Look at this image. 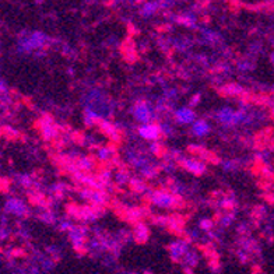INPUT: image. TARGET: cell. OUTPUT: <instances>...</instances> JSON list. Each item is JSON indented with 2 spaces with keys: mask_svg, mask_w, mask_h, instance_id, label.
<instances>
[{
  "mask_svg": "<svg viewBox=\"0 0 274 274\" xmlns=\"http://www.w3.org/2000/svg\"><path fill=\"white\" fill-rule=\"evenodd\" d=\"M48 37L42 32L34 31L21 37L19 41V51L23 53H32V52L41 51L48 45Z\"/></svg>",
  "mask_w": 274,
  "mask_h": 274,
  "instance_id": "1",
  "label": "cell"
},
{
  "mask_svg": "<svg viewBox=\"0 0 274 274\" xmlns=\"http://www.w3.org/2000/svg\"><path fill=\"white\" fill-rule=\"evenodd\" d=\"M216 119L224 126H236V125H241L246 121V114L242 111H236L230 107H223L217 111Z\"/></svg>",
  "mask_w": 274,
  "mask_h": 274,
  "instance_id": "2",
  "label": "cell"
},
{
  "mask_svg": "<svg viewBox=\"0 0 274 274\" xmlns=\"http://www.w3.org/2000/svg\"><path fill=\"white\" fill-rule=\"evenodd\" d=\"M132 114L136 121L139 122L140 125L143 123H148V122H154V111L151 108V105H148L147 102L139 101L134 104Z\"/></svg>",
  "mask_w": 274,
  "mask_h": 274,
  "instance_id": "3",
  "label": "cell"
},
{
  "mask_svg": "<svg viewBox=\"0 0 274 274\" xmlns=\"http://www.w3.org/2000/svg\"><path fill=\"white\" fill-rule=\"evenodd\" d=\"M137 133L143 140L146 141H157L159 139V136L162 133V130L157 123L154 122H148V123H143L139 126Z\"/></svg>",
  "mask_w": 274,
  "mask_h": 274,
  "instance_id": "4",
  "label": "cell"
},
{
  "mask_svg": "<svg viewBox=\"0 0 274 274\" xmlns=\"http://www.w3.org/2000/svg\"><path fill=\"white\" fill-rule=\"evenodd\" d=\"M150 200H151V203L154 206L161 207V209H169V207L175 206V198H173L169 192L165 191H157L151 193Z\"/></svg>",
  "mask_w": 274,
  "mask_h": 274,
  "instance_id": "5",
  "label": "cell"
},
{
  "mask_svg": "<svg viewBox=\"0 0 274 274\" xmlns=\"http://www.w3.org/2000/svg\"><path fill=\"white\" fill-rule=\"evenodd\" d=\"M173 118H175V121L178 122L179 125L186 126V125H192L193 122L196 121V112L192 108H189V107H182V108L175 111Z\"/></svg>",
  "mask_w": 274,
  "mask_h": 274,
  "instance_id": "6",
  "label": "cell"
},
{
  "mask_svg": "<svg viewBox=\"0 0 274 274\" xmlns=\"http://www.w3.org/2000/svg\"><path fill=\"white\" fill-rule=\"evenodd\" d=\"M5 209H6L9 213H12V214H16V216H24L27 213V206L26 203L21 200V199L17 198H12L9 199L5 204Z\"/></svg>",
  "mask_w": 274,
  "mask_h": 274,
  "instance_id": "7",
  "label": "cell"
},
{
  "mask_svg": "<svg viewBox=\"0 0 274 274\" xmlns=\"http://www.w3.org/2000/svg\"><path fill=\"white\" fill-rule=\"evenodd\" d=\"M191 129L193 136H196V137H206L207 134L210 133L211 126L210 123L207 121H204V119H196L191 125Z\"/></svg>",
  "mask_w": 274,
  "mask_h": 274,
  "instance_id": "8",
  "label": "cell"
},
{
  "mask_svg": "<svg viewBox=\"0 0 274 274\" xmlns=\"http://www.w3.org/2000/svg\"><path fill=\"white\" fill-rule=\"evenodd\" d=\"M182 165L185 166L186 171L196 173V175H200V173H203L206 171V165H204L203 162H200L199 159L185 158L182 161Z\"/></svg>",
  "mask_w": 274,
  "mask_h": 274,
  "instance_id": "9",
  "label": "cell"
},
{
  "mask_svg": "<svg viewBox=\"0 0 274 274\" xmlns=\"http://www.w3.org/2000/svg\"><path fill=\"white\" fill-rule=\"evenodd\" d=\"M97 157L101 159V161H108L112 157V150L109 147H101L98 151H97Z\"/></svg>",
  "mask_w": 274,
  "mask_h": 274,
  "instance_id": "10",
  "label": "cell"
},
{
  "mask_svg": "<svg viewBox=\"0 0 274 274\" xmlns=\"http://www.w3.org/2000/svg\"><path fill=\"white\" fill-rule=\"evenodd\" d=\"M158 9V5L157 3H147L146 6L143 7V14L144 16H153Z\"/></svg>",
  "mask_w": 274,
  "mask_h": 274,
  "instance_id": "11",
  "label": "cell"
},
{
  "mask_svg": "<svg viewBox=\"0 0 274 274\" xmlns=\"http://www.w3.org/2000/svg\"><path fill=\"white\" fill-rule=\"evenodd\" d=\"M9 93V87H7V84L3 81V80H0V94H7Z\"/></svg>",
  "mask_w": 274,
  "mask_h": 274,
  "instance_id": "12",
  "label": "cell"
},
{
  "mask_svg": "<svg viewBox=\"0 0 274 274\" xmlns=\"http://www.w3.org/2000/svg\"><path fill=\"white\" fill-rule=\"evenodd\" d=\"M186 274H192V273H191V271H186Z\"/></svg>",
  "mask_w": 274,
  "mask_h": 274,
  "instance_id": "13",
  "label": "cell"
}]
</instances>
